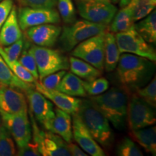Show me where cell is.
<instances>
[{"label": "cell", "mask_w": 156, "mask_h": 156, "mask_svg": "<svg viewBox=\"0 0 156 156\" xmlns=\"http://www.w3.org/2000/svg\"><path fill=\"white\" fill-rule=\"evenodd\" d=\"M154 62L134 54H121L116 69L120 83L129 90L144 87L153 78L155 70Z\"/></svg>", "instance_id": "cell-1"}, {"label": "cell", "mask_w": 156, "mask_h": 156, "mask_svg": "<svg viewBox=\"0 0 156 156\" xmlns=\"http://www.w3.org/2000/svg\"><path fill=\"white\" fill-rule=\"evenodd\" d=\"M97 108L116 129L122 131L127 119V95L119 87H112L100 95L90 98Z\"/></svg>", "instance_id": "cell-2"}, {"label": "cell", "mask_w": 156, "mask_h": 156, "mask_svg": "<svg viewBox=\"0 0 156 156\" xmlns=\"http://www.w3.org/2000/svg\"><path fill=\"white\" fill-rule=\"evenodd\" d=\"M77 114L99 145L104 147L112 145L114 134L108 120L90 99L81 100Z\"/></svg>", "instance_id": "cell-3"}, {"label": "cell", "mask_w": 156, "mask_h": 156, "mask_svg": "<svg viewBox=\"0 0 156 156\" xmlns=\"http://www.w3.org/2000/svg\"><path fill=\"white\" fill-rule=\"evenodd\" d=\"M107 25L90 22L86 20H75L62 28L58 46L62 51H70L83 41L106 31Z\"/></svg>", "instance_id": "cell-4"}, {"label": "cell", "mask_w": 156, "mask_h": 156, "mask_svg": "<svg viewBox=\"0 0 156 156\" xmlns=\"http://www.w3.org/2000/svg\"><path fill=\"white\" fill-rule=\"evenodd\" d=\"M29 49L36 60L40 80L50 74L69 68V59L60 51L36 45H31Z\"/></svg>", "instance_id": "cell-5"}, {"label": "cell", "mask_w": 156, "mask_h": 156, "mask_svg": "<svg viewBox=\"0 0 156 156\" xmlns=\"http://www.w3.org/2000/svg\"><path fill=\"white\" fill-rule=\"evenodd\" d=\"M32 123V136L37 145L41 155L70 156L67 142L58 134L53 132L41 130L37 126L36 119L30 113Z\"/></svg>", "instance_id": "cell-6"}, {"label": "cell", "mask_w": 156, "mask_h": 156, "mask_svg": "<svg viewBox=\"0 0 156 156\" xmlns=\"http://www.w3.org/2000/svg\"><path fill=\"white\" fill-rule=\"evenodd\" d=\"M115 38L121 54H134L155 62V49L138 34L134 25L124 32L116 33Z\"/></svg>", "instance_id": "cell-7"}, {"label": "cell", "mask_w": 156, "mask_h": 156, "mask_svg": "<svg viewBox=\"0 0 156 156\" xmlns=\"http://www.w3.org/2000/svg\"><path fill=\"white\" fill-rule=\"evenodd\" d=\"M106 33L101 32L77 44L72 51V55L88 62L103 72L104 69V51Z\"/></svg>", "instance_id": "cell-8"}, {"label": "cell", "mask_w": 156, "mask_h": 156, "mask_svg": "<svg viewBox=\"0 0 156 156\" xmlns=\"http://www.w3.org/2000/svg\"><path fill=\"white\" fill-rule=\"evenodd\" d=\"M78 12L84 20L108 25L117 12L114 4L105 0H75Z\"/></svg>", "instance_id": "cell-9"}, {"label": "cell", "mask_w": 156, "mask_h": 156, "mask_svg": "<svg viewBox=\"0 0 156 156\" xmlns=\"http://www.w3.org/2000/svg\"><path fill=\"white\" fill-rule=\"evenodd\" d=\"M2 124L7 129L18 147H24L30 142L32 129L28 112L11 114L0 111Z\"/></svg>", "instance_id": "cell-10"}, {"label": "cell", "mask_w": 156, "mask_h": 156, "mask_svg": "<svg viewBox=\"0 0 156 156\" xmlns=\"http://www.w3.org/2000/svg\"><path fill=\"white\" fill-rule=\"evenodd\" d=\"M25 93L30 106V113L35 119L42 124L47 131H50L55 116L53 103L37 90L35 86L27 90Z\"/></svg>", "instance_id": "cell-11"}, {"label": "cell", "mask_w": 156, "mask_h": 156, "mask_svg": "<svg viewBox=\"0 0 156 156\" xmlns=\"http://www.w3.org/2000/svg\"><path fill=\"white\" fill-rule=\"evenodd\" d=\"M153 107L137 95L132 97L127 107V118L132 131L155 124L156 115Z\"/></svg>", "instance_id": "cell-12"}, {"label": "cell", "mask_w": 156, "mask_h": 156, "mask_svg": "<svg viewBox=\"0 0 156 156\" xmlns=\"http://www.w3.org/2000/svg\"><path fill=\"white\" fill-rule=\"evenodd\" d=\"M17 18L20 28L25 30L31 27L43 24H57L59 14L54 9H42L23 6L19 9Z\"/></svg>", "instance_id": "cell-13"}, {"label": "cell", "mask_w": 156, "mask_h": 156, "mask_svg": "<svg viewBox=\"0 0 156 156\" xmlns=\"http://www.w3.org/2000/svg\"><path fill=\"white\" fill-rule=\"evenodd\" d=\"M73 135L76 142L84 151L91 156H104V151L76 114L73 115Z\"/></svg>", "instance_id": "cell-14"}, {"label": "cell", "mask_w": 156, "mask_h": 156, "mask_svg": "<svg viewBox=\"0 0 156 156\" xmlns=\"http://www.w3.org/2000/svg\"><path fill=\"white\" fill-rule=\"evenodd\" d=\"M0 111L11 114L28 112L25 95L18 89L0 84Z\"/></svg>", "instance_id": "cell-15"}, {"label": "cell", "mask_w": 156, "mask_h": 156, "mask_svg": "<svg viewBox=\"0 0 156 156\" xmlns=\"http://www.w3.org/2000/svg\"><path fill=\"white\" fill-rule=\"evenodd\" d=\"M26 36L29 41L43 47H52L57 42L62 28L55 24H43L27 29Z\"/></svg>", "instance_id": "cell-16"}, {"label": "cell", "mask_w": 156, "mask_h": 156, "mask_svg": "<svg viewBox=\"0 0 156 156\" xmlns=\"http://www.w3.org/2000/svg\"><path fill=\"white\" fill-rule=\"evenodd\" d=\"M35 88L41 93L48 100L52 101L58 108L73 115L77 113L81 103V99L70 96L56 90H51L45 87L40 82L36 81Z\"/></svg>", "instance_id": "cell-17"}, {"label": "cell", "mask_w": 156, "mask_h": 156, "mask_svg": "<svg viewBox=\"0 0 156 156\" xmlns=\"http://www.w3.org/2000/svg\"><path fill=\"white\" fill-rule=\"evenodd\" d=\"M23 37L16 7L13 6L8 17L0 30V46H7Z\"/></svg>", "instance_id": "cell-18"}, {"label": "cell", "mask_w": 156, "mask_h": 156, "mask_svg": "<svg viewBox=\"0 0 156 156\" xmlns=\"http://www.w3.org/2000/svg\"><path fill=\"white\" fill-rule=\"evenodd\" d=\"M54 112L55 116L52 122L50 132L58 134L64 141L69 143L73 138L71 114L58 108H55Z\"/></svg>", "instance_id": "cell-19"}, {"label": "cell", "mask_w": 156, "mask_h": 156, "mask_svg": "<svg viewBox=\"0 0 156 156\" xmlns=\"http://www.w3.org/2000/svg\"><path fill=\"white\" fill-rule=\"evenodd\" d=\"M56 90L73 97H85L87 95L83 80L72 73H66L56 87Z\"/></svg>", "instance_id": "cell-20"}, {"label": "cell", "mask_w": 156, "mask_h": 156, "mask_svg": "<svg viewBox=\"0 0 156 156\" xmlns=\"http://www.w3.org/2000/svg\"><path fill=\"white\" fill-rule=\"evenodd\" d=\"M69 62L71 73L86 81L93 80L100 77L102 74L101 70L93 67L88 62L75 56H72L69 57Z\"/></svg>", "instance_id": "cell-21"}, {"label": "cell", "mask_w": 156, "mask_h": 156, "mask_svg": "<svg viewBox=\"0 0 156 156\" xmlns=\"http://www.w3.org/2000/svg\"><path fill=\"white\" fill-rule=\"evenodd\" d=\"M120 55L114 33L106 32L104 51V69L106 72L110 73L116 69Z\"/></svg>", "instance_id": "cell-22"}, {"label": "cell", "mask_w": 156, "mask_h": 156, "mask_svg": "<svg viewBox=\"0 0 156 156\" xmlns=\"http://www.w3.org/2000/svg\"><path fill=\"white\" fill-rule=\"evenodd\" d=\"M134 27L137 33L148 44L156 42V12L154 9L147 16L134 23Z\"/></svg>", "instance_id": "cell-23"}, {"label": "cell", "mask_w": 156, "mask_h": 156, "mask_svg": "<svg viewBox=\"0 0 156 156\" xmlns=\"http://www.w3.org/2000/svg\"><path fill=\"white\" fill-rule=\"evenodd\" d=\"M0 84L16 88L23 91H26L30 87H34L31 83H25L15 75L3 58L0 56Z\"/></svg>", "instance_id": "cell-24"}, {"label": "cell", "mask_w": 156, "mask_h": 156, "mask_svg": "<svg viewBox=\"0 0 156 156\" xmlns=\"http://www.w3.org/2000/svg\"><path fill=\"white\" fill-rule=\"evenodd\" d=\"M136 142L145 149L147 153L156 155V129L155 126L140 129L132 131Z\"/></svg>", "instance_id": "cell-25"}, {"label": "cell", "mask_w": 156, "mask_h": 156, "mask_svg": "<svg viewBox=\"0 0 156 156\" xmlns=\"http://www.w3.org/2000/svg\"><path fill=\"white\" fill-rule=\"evenodd\" d=\"M111 23L109 31L112 33L124 32L131 28L134 24V21L129 7L127 5L121 7Z\"/></svg>", "instance_id": "cell-26"}, {"label": "cell", "mask_w": 156, "mask_h": 156, "mask_svg": "<svg viewBox=\"0 0 156 156\" xmlns=\"http://www.w3.org/2000/svg\"><path fill=\"white\" fill-rule=\"evenodd\" d=\"M0 56L3 58L7 66L10 68L12 71L14 73L15 75H16L20 79L22 80L23 81L28 83H35L37 81L35 79L34 76L29 73L27 69H25L18 62V60H11L8 58L5 52L4 51L2 46H0Z\"/></svg>", "instance_id": "cell-27"}, {"label": "cell", "mask_w": 156, "mask_h": 156, "mask_svg": "<svg viewBox=\"0 0 156 156\" xmlns=\"http://www.w3.org/2000/svg\"><path fill=\"white\" fill-rule=\"evenodd\" d=\"M127 6L132 12L134 23L149 15L155 7L151 0H130Z\"/></svg>", "instance_id": "cell-28"}, {"label": "cell", "mask_w": 156, "mask_h": 156, "mask_svg": "<svg viewBox=\"0 0 156 156\" xmlns=\"http://www.w3.org/2000/svg\"><path fill=\"white\" fill-rule=\"evenodd\" d=\"M30 44V41H26L25 40L24 47L21 52L20 56L18 58V62L22 64V66L27 69L31 75L34 76L35 79L38 80V73L37 69V64L33 54L29 49Z\"/></svg>", "instance_id": "cell-29"}, {"label": "cell", "mask_w": 156, "mask_h": 156, "mask_svg": "<svg viewBox=\"0 0 156 156\" xmlns=\"http://www.w3.org/2000/svg\"><path fill=\"white\" fill-rule=\"evenodd\" d=\"M16 153L12 136L5 126L0 127V156H12Z\"/></svg>", "instance_id": "cell-30"}, {"label": "cell", "mask_w": 156, "mask_h": 156, "mask_svg": "<svg viewBox=\"0 0 156 156\" xmlns=\"http://www.w3.org/2000/svg\"><path fill=\"white\" fill-rule=\"evenodd\" d=\"M58 14L67 25L72 24L76 20V9L72 0H57Z\"/></svg>", "instance_id": "cell-31"}, {"label": "cell", "mask_w": 156, "mask_h": 156, "mask_svg": "<svg viewBox=\"0 0 156 156\" xmlns=\"http://www.w3.org/2000/svg\"><path fill=\"white\" fill-rule=\"evenodd\" d=\"M83 86L87 94L97 95L106 92L109 87V83L106 78L98 77L93 80H83Z\"/></svg>", "instance_id": "cell-32"}, {"label": "cell", "mask_w": 156, "mask_h": 156, "mask_svg": "<svg viewBox=\"0 0 156 156\" xmlns=\"http://www.w3.org/2000/svg\"><path fill=\"white\" fill-rule=\"evenodd\" d=\"M136 95L145 101L150 106L156 107V80L152 78L151 81L144 87L136 90Z\"/></svg>", "instance_id": "cell-33"}, {"label": "cell", "mask_w": 156, "mask_h": 156, "mask_svg": "<svg viewBox=\"0 0 156 156\" xmlns=\"http://www.w3.org/2000/svg\"><path fill=\"white\" fill-rule=\"evenodd\" d=\"M116 154L119 156H142L143 153L133 140L124 137L116 148Z\"/></svg>", "instance_id": "cell-34"}, {"label": "cell", "mask_w": 156, "mask_h": 156, "mask_svg": "<svg viewBox=\"0 0 156 156\" xmlns=\"http://www.w3.org/2000/svg\"><path fill=\"white\" fill-rule=\"evenodd\" d=\"M67 72L65 70H60L56 73H51L40 80V83L43 86L48 89L56 90L58 84L61 82L62 77L65 75Z\"/></svg>", "instance_id": "cell-35"}, {"label": "cell", "mask_w": 156, "mask_h": 156, "mask_svg": "<svg viewBox=\"0 0 156 156\" xmlns=\"http://www.w3.org/2000/svg\"><path fill=\"white\" fill-rule=\"evenodd\" d=\"M25 39L22 37L18 41L7 46H2L4 51L11 60H18L24 47Z\"/></svg>", "instance_id": "cell-36"}, {"label": "cell", "mask_w": 156, "mask_h": 156, "mask_svg": "<svg viewBox=\"0 0 156 156\" xmlns=\"http://www.w3.org/2000/svg\"><path fill=\"white\" fill-rule=\"evenodd\" d=\"M21 4L25 7L42 9H54L57 0H21Z\"/></svg>", "instance_id": "cell-37"}, {"label": "cell", "mask_w": 156, "mask_h": 156, "mask_svg": "<svg viewBox=\"0 0 156 156\" xmlns=\"http://www.w3.org/2000/svg\"><path fill=\"white\" fill-rule=\"evenodd\" d=\"M13 7L12 0H2L0 2V30Z\"/></svg>", "instance_id": "cell-38"}, {"label": "cell", "mask_w": 156, "mask_h": 156, "mask_svg": "<svg viewBox=\"0 0 156 156\" xmlns=\"http://www.w3.org/2000/svg\"><path fill=\"white\" fill-rule=\"evenodd\" d=\"M17 155L20 156H40L41 153L39 152L38 147L35 142H29L28 145L24 147H19Z\"/></svg>", "instance_id": "cell-39"}, {"label": "cell", "mask_w": 156, "mask_h": 156, "mask_svg": "<svg viewBox=\"0 0 156 156\" xmlns=\"http://www.w3.org/2000/svg\"><path fill=\"white\" fill-rule=\"evenodd\" d=\"M68 149L70 153V155L73 156H87V154L85 153V151L83 149H81V147H80L79 146L75 145V144L72 143H67Z\"/></svg>", "instance_id": "cell-40"}, {"label": "cell", "mask_w": 156, "mask_h": 156, "mask_svg": "<svg viewBox=\"0 0 156 156\" xmlns=\"http://www.w3.org/2000/svg\"><path fill=\"white\" fill-rule=\"evenodd\" d=\"M129 1L130 0H119V2L120 7H124V6L127 5L129 2Z\"/></svg>", "instance_id": "cell-41"}, {"label": "cell", "mask_w": 156, "mask_h": 156, "mask_svg": "<svg viewBox=\"0 0 156 156\" xmlns=\"http://www.w3.org/2000/svg\"><path fill=\"white\" fill-rule=\"evenodd\" d=\"M105 1H107V2H109L112 3V4H117L119 2V0H105Z\"/></svg>", "instance_id": "cell-42"}, {"label": "cell", "mask_w": 156, "mask_h": 156, "mask_svg": "<svg viewBox=\"0 0 156 156\" xmlns=\"http://www.w3.org/2000/svg\"><path fill=\"white\" fill-rule=\"evenodd\" d=\"M151 2L153 3L154 5H156V0H151Z\"/></svg>", "instance_id": "cell-43"}, {"label": "cell", "mask_w": 156, "mask_h": 156, "mask_svg": "<svg viewBox=\"0 0 156 156\" xmlns=\"http://www.w3.org/2000/svg\"><path fill=\"white\" fill-rule=\"evenodd\" d=\"M1 125H2V124H1V115H0V127H1Z\"/></svg>", "instance_id": "cell-44"}, {"label": "cell", "mask_w": 156, "mask_h": 156, "mask_svg": "<svg viewBox=\"0 0 156 156\" xmlns=\"http://www.w3.org/2000/svg\"><path fill=\"white\" fill-rule=\"evenodd\" d=\"M1 1H2V0H0V2H1Z\"/></svg>", "instance_id": "cell-45"}]
</instances>
